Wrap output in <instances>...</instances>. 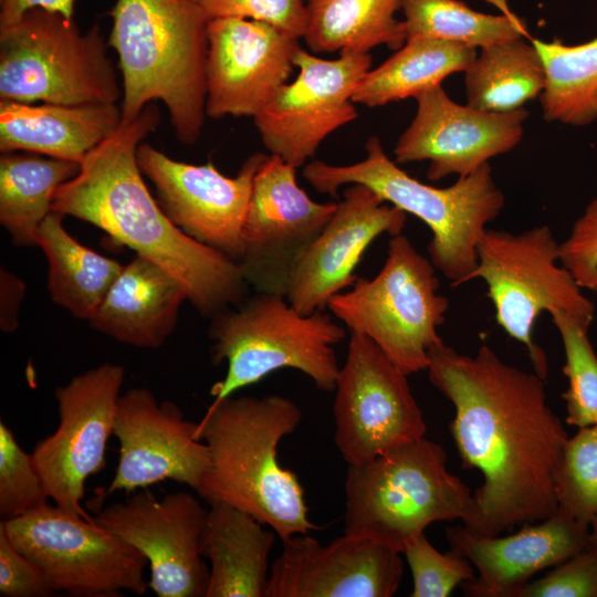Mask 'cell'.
<instances>
[{"mask_svg": "<svg viewBox=\"0 0 597 597\" xmlns=\"http://www.w3.org/2000/svg\"><path fill=\"white\" fill-rule=\"evenodd\" d=\"M266 597H390L404 575L400 553L344 534L323 546L308 534L282 541Z\"/></svg>", "mask_w": 597, "mask_h": 597, "instance_id": "22", "label": "cell"}, {"mask_svg": "<svg viewBox=\"0 0 597 597\" xmlns=\"http://www.w3.org/2000/svg\"><path fill=\"white\" fill-rule=\"evenodd\" d=\"M365 151L363 160L350 165L311 161L303 168V178L320 193L334 197L344 185H364L384 202L415 216L431 231L427 252L433 266L452 286L468 283L480 239L505 206L490 164L438 188L401 169L387 156L379 137H369Z\"/></svg>", "mask_w": 597, "mask_h": 597, "instance_id": "5", "label": "cell"}, {"mask_svg": "<svg viewBox=\"0 0 597 597\" xmlns=\"http://www.w3.org/2000/svg\"><path fill=\"white\" fill-rule=\"evenodd\" d=\"M527 39L537 50L546 84L541 94L544 119L586 126L597 119V36L575 45L559 39Z\"/></svg>", "mask_w": 597, "mask_h": 597, "instance_id": "32", "label": "cell"}, {"mask_svg": "<svg viewBox=\"0 0 597 597\" xmlns=\"http://www.w3.org/2000/svg\"><path fill=\"white\" fill-rule=\"evenodd\" d=\"M545 84L543 62L527 36L480 49L464 71L467 104L485 112L521 109Z\"/></svg>", "mask_w": 597, "mask_h": 597, "instance_id": "31", "label": "cell"}, {"mask_svg": "<svg viewBox=\"0 0 597 597\" xmlns=\"http://www.w3.org/2000/svg\"><path fill=\"white\" fill-rule=\"evenodd\" d=\"M407 376L371 339L350 333L333 404L334 442L348 465L425 437Z\"/></svg>", "mask_w": 597, "mask_h": 597, "instance_id": "12", "label": "cell"}, {"mask_svg": "<svg viewBox=\"0 0 597 597\" xmlns=\"http://www.w3.org/2000/svg\"><path fill=\"white\" fill-rule=\"evenodd\" d=\"M590 533L594 536H597V515L594 517V520L590 523Z\"/></svg>", "mask_w": 597, "mask_h": 597, "instance_id": "44", "label": "cell"}, {"mask_svg": "<svg viewBox=\"0 0 597 597\" xmlns=\"http://www.w3.org/2000/svg\"><path fill=\"white\" fill-rule=\"evenodd\" d=\"M122 95L97 23L82 33L73 18L32 9L0 28L1 100L81 105Z\"/></svg>", "mask_w": 597, "mask_h": 597, "instance_id": "8", "label": "cell"}, {"mask_svg": "<svg viewBox=\"0 0 597 597\" xmlns=\"http://www.w3.org/2000/svg\"><path fill=\"white\" fill-rule=\"evenodd\" d=\"M517 597H597V536L591 534L585 548L525 585Z\"/></svg>", "mask_w": 597, "mask_h": 597, "instance_id": "38", "label": "cell"}, {"mask_svg": "<svg viewBox=\"0 0 597 597\" xmlns=\"http://www.w3.org/2000/svg\"><path fill=\"white\" fill-rule=\"evenodd\" d=\"M49 493L34 463L14 433L0 421V515L3 520L25 515L49 503Z\"/></svg>", "mask_w": 597, "mask_h": 597, "instance_id": "36", "label": "cell"}, {"mask_svg": "<svg viewBox=\"0 0 597 597\" xmlns=\"http://www.w3.org/2000/svg\"><path fill=\"white\" fill-rule=\"evenodd\" d=\"M63 217L51 211L36 231L49 263V293L73 316L90 321L124 265L80 243L65 230Z\"/></svg>", "mask_w": 597, "mask_h": 597, "instance_id": "27", "label": "cell"}, {"mask_svg": "<svg viewBox=\"0 0 597 597\" xmlns=\"http://www.w3.org/2000/svg\"><path fill=\"white\" fill-rule=\"evenodd\" d=\"M476 50L433 39H411L358 83L353 101L368 107L413 97L441 85L448 76L463 72Z\"/></svg>", "mask_w": 597, "mask_h": 597, "instance_id": "29", "label": "cell"}, {"mask_svg": "<svg viewBox=\"0 0 597 597\" xmlns=\"http://www.w3.org/2000/svg\"><path fill=\"white\" fill-rule=\"evenodd\" d=\"M426 370L454 406L449 429L462 465L483 476L463 526L493 537L555 514L568 436L547 405L545 380L506 364L486 344L470 356L442 343L430 349Z\"/></svg>", "mask_w": 597, "mask_h": 597, "instance_id": "1", "label": "cell"}, {"mask_svg": "<svg viewBox=\"0 0 597 597\" xmlns=\"http://www.w3.org/2000/svg\"><path fill=\"white\" fill-rule=\"evenodd\" d=\"M208 20L242 18L269 23L297 39L306 29L305 0H196Z\"/></svg>", "mask_w": 597, "mask_h": 597, "instance_id": "39", "label": "cell"}, {"mask_svg": "<svg viewBox=\"0 0 597 597\" xmlns=\"http://www.w3.org/2000/svg\"><path fill=\"white\" fill-rule=\"evenodd\" d=\"M206 115L256 116L287 83L300 39L261 21L216 18L207 25Z\"/></svg>", "mask_w": 597, "mask_h": 597, "instance_id": "20", "label": "cell"}, {"mask_svg": "<svg viewBox=\"0 0 597 597\" xmlns=\"http://www.w3.org/2000/svg\"><path fill=\"white\" fill-rule=\"evenodd\" d=\"M406 221L405 211L368 187L349 185L323 231L295 259L285 298L305 315L323 311L356 282L355 269L373 241L384 233H402Z\"/></svg>", "mask_w": 597, "mask_h": 597, "instance_id": "21", "label": "cell"}, {"mask_svg": "<svg viewBox=\"0 0 597 597\" xmlns=\"http://www.w3.org/2000/svg\"><path fill=\"white\" fill-rule=\"evenodd\" d=\"M417 112L395 148V161H428L427 178L464 177L491 158L512 150L522 139L528 112H485L461 105L442 85L419 94Z\"/></svg>", "mask_w": 597, "mask_h": 597, "instance_id": "19", "label": "cell"}, {"mask_svg": "<svg viewBox=\"0 0 597 597\" xmlns=\"http://www.w3.org/2000/svg\"><path fill=\"white\" fill-rule=\"evenodd\" d=\"M345 495L344 534L400 554L431 523H464L474 511L469 486L447 469L443 447L425 437L349 464Z\"/></svg>", "mask_w": 597, "mask_h": 597, "instance_id": "6", "label": "cell"}, {"mask_svg": "<svg viewBox=\"0 0 597 597\" xmlns=\"http://www.w3.org/2000/svg\"><path fill=\"white\" fill-rule=\"evenodd\" d=\"M264 157L251 155L235 177H227L211 161H178L145 143L137 149L138 165L154 184L167 217L189 237L235 262L243 254L242 230L253 178Z\"/></svg>", "mask_w": 597, "mask_h": 597, "instance_id": "17", "label": "cell"}, {"mask_svg": "<svg viewBox=\"0 0 597 597\" xmlns=\"http://www.w3.org/2000/svg\"><path fill=\"white\" fill-rule=\"evenodd\" d=\"M15 548L34 562L55 593L76 597L144 595L148 562L134 546L94 520L49 503L2 520Z\"/></svg>", "mask_w": 597, "mask_h": 597, "instance_id": "11", "label": "cell"}, {"mask_svg": "<svg viewBox=\"0 0 597 597\" xmlns=\"http://www.w3.org/2000/svg\"><path fill=\"white\" fill-rule=\"evenodd\" d=\"M122 123L116 103L34 105L1 100L0 150H23L81 164Z\"/></svg>", "mask_w": 597, "mask_h": 597, "instance_id": "25", "label": "cell"}, {"mask_svg": "<svg viewBox=\"0 0 597 597\" xmlns=\"http://www.w3.org/2000/svg\"><path fill=\"white\" fill-rule=\"evenodd\" d=\"M263 525L232 505L210 504L201 534L210 565L206 597H266L276 533Z\"/></svg>", "mask_w": 597, "mask_h": 597, "instance_id": "26", "label": "cell"}, {"mask_svg": "<svg viewBox=\"0 0 597 597\" xmlns=\"http://www.w3.org/2000/svg\"><path fill=\"white\" fill-rule=\"evenodd\" d=\"M211 359L227 364L223 379L210 388L218 402L283 368L302 371L318 390L335 389L339 365L334 346L344 327L323 311L302 314L283 295L255 292L212 317Z\"/></svg>", "mask_w": 597, "mask_h": 597, "instance_id": "7", "label": "cell"}, {"mask_svg": "<svg viewBox=\"0 0 597 597\" xmlns=\"http://www.w3.org/2000/svg\"><path fill=\"white\" fill-rule=\"evenodd\" d=\"M188 300L179 280L148 258L136 256L123 266L91 326L139 348H157L172 333L180 306Z\"/></svg>", "mask_w": 597, "mask_h": 597, "instance_id": "24", "label": "cell"}, {"mask_svg": "<svg viewBox=\"0 0 597 597\" xmlns=\"http://www.w3.org/2000/svg\"><path fill=\"white\" fill-rule=\"evenodd\" d=\"M549 314L565 353L566 422L578 428L594 425L597 422V355L589 342L588 328L563 311Z\"/></svg>", "mask_w": 597, "mask_h": 597, "instance_id": "34", "label": "cell"}, {"mask_svg": "<svg viewBox=\"0 0 597 597\" xmlns=\"http://www.w3.org/2000/svg\"><path fill=\"white\" fill-rule=\"evenodd\" d=\"M559 262L582 289L597 294V196L559 243Z\"/></svg>", "mask_w": 597, "mask_h": 597, "instance_id": "40", "label": "cell"}, {"mask_svg": "<svg viewBox=\"0 0 597 597\" xmlns=\"http://www.w3.org/2000/svg\"><path fill=\"white\" fill-rule=\"evenodd\" d=\"M450 549L478 570L461 583L465 596L517 597L537 572L557 566L580 552L590 541V528L556 511L536 525L499 537H479L464 526L448 527Z\"/></svg>", "mask_w": 597, "mask_h": 597, "instance_id": "23", "label": "cell"}, {"mask_svg": "<svg viewBox=\"0 0 597 597\" xmlns=\"http://www.w3.org/2000/svg\"><path fill=\"white\" fill-rule=\"evenodd\" d=\"M198 423L170 401L159 402L146 388L119 396L114 436L119 443L114 478L103 496L171 480L200 491L210 469V452L196 438Z\"/></svg>", "mask_w": 597, "mask_h": 597, "instance_id": "18", "label": "cell"}, {"mask_svg": "<svg viewBox=\"0 0 597 597\" xmlns=\"http://www.w3.org/2000/svg\"><path fill=\"white\" fill-rule=\"evenodd\" d=\"M294 65L295 80L284 84L253 121L270 154L298 168L328 135L358 116L353 94L371 69V56L343 52L325 60L301 46Z\"/></svg>", "mask_w": 597, "mask_h": 597, "instance_id": "14", "label": "cell"}, {"mask_svg": "<svg viewBox=\"0 0 597 597\" xmlns=\"http://www.w3.org/2000/svg\"><path fill=\"white\" fill-rule=\"evenodd\" d=\"M484 281L498 325L527 349L534 373L546 380L545 352L533 339L542 312L563 311L589 328L595 305L559 262V243L551 228L536 226L520 233L486 229L469 277Z\"/></svg>", "mask_w": 597, "mask_h": 597, "instance_id": "10", "label": "cell"}, {"mask_svg": "<svg viewBox=\"0 0 597 597\" xmlns=\"http://www.w3.org/2000/svg\"><path fill=\"white\" fill-rule=\"evenodd\" d=\"M80 169L81 164L71 160L2 153L0 222L17 245H38L36 231L52 211L54 192Z\"/></svg>", "mask_w": 597, "mask_h": 597, "instance_id": "30", "label": "cell"}, {"mask_svg": "<svg viewBox=\"0 0 597 597\" xmlns=\"http://www.w3.org/2000/svg\"><path fill=\"white\" fill-rule=\"evenodd\" d=\"M107 44L123 78L122 122L165 103L177 138L192 145L206 116L208 18L196 0H116Z\"/></svg>", "mask_w": 597, "mask_h": 597, "instance_id": "4", "label": "cell"}, {"mask_svg": "<svg viewBox=\"0 0 597 597\" xmlns=\"http://www.w3.org/2000/svg\"><path fill=\"white\" fill-rule=\"evenodd\" d=\"M406 41L433 39L483 49L528 33L514 14H490L461 0H401Z\"/></svg>", "mask_w": 597, "mask_h": 597, "instance_id": "33", "label": "cell"}, {"mask_svg": "<svg viewBox=\"0 0 597 597\" xmlns=\"http://www.w3.org/2000/svg\"><path fill=\"white\" fill-rule=\"evenodd\" d=\"M160 114L148 104L140 114L92 149L76 176L54 192L52 211L94 224L119 244L150 259L184 285L203 316L241 304L249 284L234 260L179 229L147 189L137 161L142 140Z\"/></svg>", "mask_w": 597, "mask_h": 597, "instance_id": "2", "label": "cell"}, {"mask_svg": "<svg viewBox=\"0 0 597 597\" xmlns=\"http://www.w3.org/2000/svg\"><path fill=\"white\" fill-rule=\"evenodd\" d=\"M436 271L406 235H392L378 274L357 277L327 308L350 333L371 339L406 375L426 370L430 349L443 343L438 328L449 310Z\"/></svg>", "mask_w": 597, "mask_h": 597, "instance_id": "9", "label": "cell"}, {"mask_svg": "<svg viewBox=\"0 0 597 597\" xmlns=\"http://www.w3.org/2000/svg\"><path fill=\"white\" fill-rule=\"evenodd\" d=\"M301 420L300 407L280 395H231L211 402L196 431L210 452L198 495L209 505L226 503L251 514L281 541L317 530L297 475L277 460L280 441Z\"/></svg>", "mask_w": 597, "mask_h": 597, "instance_id": "3", "label": "cell"}, {"mask_svg": "<svg viewBox=\"0 0 597 597\" xmlns=\"http://www.w3.org/2000/svg\"><path fill=\"white\" fill-rule=\"evenodd\" d=\"M0 327L6 333H12L18 327V314L24 296V283L9 271L0 273Z\"/></svg>", "mask_w": 597, "mask_h": 597, "instance_id": "42", "label": "cell"}, {"mask_svg": "<svg viewBox=\"0 0 597 597\" xmlns=\"http://www.w3.org/2000/svg\"><path fill=\"white\" fill-rule=\"evenodd\" d=\"M296 169L270 154L254 175L238 264L255 292L285 295L295 259L337 208V202L311 199L296 181Z\"/></svg>", "mask_w": 597, "mask_h": 597, "instance_id": "15", "label": "cell"}, {"mask_svg": "<svg viewBox=\"0 0 597 597\" xmlns=\"http://www.w3.org/2000/svg\"><path fill=\"white\" fill-rule=\"evenodd\" d=\"M206 514L186 491L158 500L142 489L101 510L94 521L145 556L148 586L158 597H206L209 568L201 554Z\"/></svg>", "mask_w": 597, "mask_h": 597, "instance_id": "16", "label": "cell"}, {"mask_svg": "<svg viewBox=\"0 0 597 597\" xmlns=\"http://www.w3.org/2000/svg\"><path fill=\"white\" fill-rule=\"evenodd\" d=\"M76 0H0V28L18 22L28 11L43 9L73 18Z\"/></svg>", "mask_w": 597, "mask_h": 597, "instance_id": "43", "label": "cell"}, {"mask_svg": "<svg viewBox=\"0 0 597 597\" xmlns=\"http://www.w3.org/2000/svg\"><path fill=\"white\" fill-rule=\"evenodd\" d=\"M303 39L313 53H369L379 45L400 49L404 21L396 18L401 0H305Z\"/></svg>", "mask_w": 597, "mask_h": 597, "instance_id": "28", "label": "cell"}, {"mask_svg": "<svg viewBox=\"0 0 597 597\" xmlns=\"http://www.w3.org/2000/svg\"><path fill=\"white\" fill-rule=\"evenodd\" d=\"M412 576L411 597H447L464 580L474 578L473 565L453 551L438 552L425 532L415 535L402 553Z\"/></svg>", "mask_w": 597, "mask_h": 597, "instance_id": "37", "label": "cell"}, {"mask_svg": "<svg viewBox=\"0 0 597 597\" xmlns=\"http://www.w3.org/2000/svg\"><path fill=\"white\" fill-rule=\"evenodd\" d=\"M55 595L40 567L13 546L0 525V596L49 597Z\"/></svg>", "mask_w": 597, "mask_h": 597, "instance_id": "41", "label": "cell"}, {"mask_svg": "<svg viewBox=\"0 0 597 597\" xmlns=\"http://www.w3.org/2000/svg\"><path fill=\"white\" fill-rule=\"evenodd\" d=\"M124 375L122 366L105 363L56 387L59 426L31 452L50 500L90 521L81 501L86 480L105 467Z\"/></svg>", "mask_w": 597, "mask_h": 597, "instance_id": "13", "label": "cell"}, {"mask_svg": "<svg viewBox=\"0 0 597 597\" xmlns=\"http://www.w3.org/2000/svg\"><path fill=\"white\" fill-rule=\"evenodd\" d=\"M558 511L590 528L597 515V422L568 438L555 478Z\"/></svg>", "mask_w": 597, "mask_h": 597, "instance_id": "35", "label": "cell"}]
</instances>
